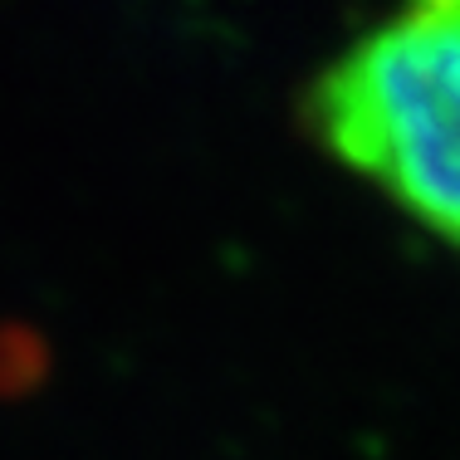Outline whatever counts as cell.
I'll list each match as a JSON object with an SVG mask.
<instances>
[{
    "instance_id": "1",
    "label": "cell",
    "mask_w": 460,
    "mask_h": 460,
    "mask_svg": "<svg viewBox=\"0 0 460 460\" xmlns=\"http://www.w3.org/2000/svg\"><path fill=\"white\" fill-rule=\"evenodd\" d=\"M314 137L460 250V0H421L353 40L309 93Z\"/></svg>"
}]
</instances>
